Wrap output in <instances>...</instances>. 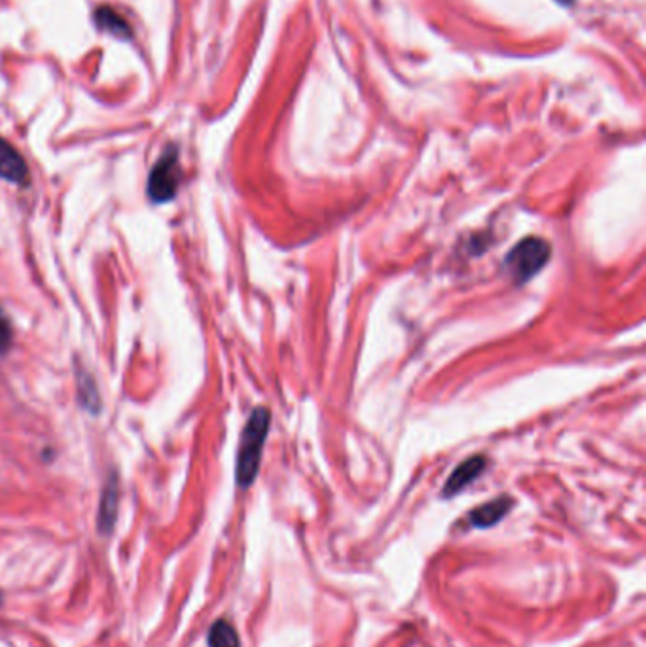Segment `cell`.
Masks as SVG:
<instances>
[{
    "label": "cell",
    "mask_w": 646,
    "mask_h": 647,
    "mask_svg": "<svg viewBox=\"0 0 646 647\" xmlns=\"http://www.w3.org/2000/svg\"><path fill=\"white\" fill-rule=\"evenodd\" d=\"M12 345V326L4 313H0V355Z\"/></svg>",
    "instance_id": "obj_11"
},
{
    "label": "cell",
    "mask_w": 646,
    "mask_h": 647,
    "mask_svg": "<svg viewBox=\"0 0 646 647\" xmlns=\"http://www.w3.org/2000/svg\"><path fill=\"white\" fill-rule=\"evenodd\" d=\"M95 21L101 28H105L110 35L117 38H129L131 36V27L114 8L110 6H101L95 12Z\"/></svg>",
    "instance_id": "obj_8"
},
{
    "label": "cell",
    "mask_w": 646,
    "mask_h": 647,
    "mask_svg": "<svg viewBox=\"0 0 646 647\" xmlns=\"http://www.w3.org/2000/svg\"><path fill=\"white\" fill-rule=\"evenodd\" d=\"M510 507H512V499L508 496H501L497 499H491V502L483 504V506L476 507L472 513H470V523H472L474 526H480V528L493 526L505 517Z\"/></svg>",
    "instance_id": "obj_6"
},
{
    "label": "cell",
    "mask_w": 646,
    "mask_h": 647,
    "mask_svg": "<svg viewBox=\"0 0 646 647\" xmlns=\"http://www.w3.org/2000/svg\"><path fill=\"white\" fill-rule=\"evenodd\" d=\"M0 179L18 186L28 182V169L25 159L3 137H0Z\"/></svg>",
    "instance_id": "obj_4"
},
{
    "label": "cell",
    "mask_w": 646,
    "mask_h": 647,
    "mask_svg": "<svg viewBox=\"0 0 646 647\" xmlns=\"http://www.w3.org/2000/svg\"><path fill=\"white\" fill-rule=\"evenodd\" d=\"M486 466H488L486 457H470L468 460L459 464L446 483L444 496H453V494L461 492L464 487H468L470 483L476 481L483 474Z\"/></svg>",
    "instance_id": "obj_5"
},
{
    "label": "cell",
    "mask_w": 646,
    "mask_h": 647,
    "mask_svg": "<svg viewBox=\"0 0 646 647\" xmlns=\"http://www.w3.org/2000/svg\"><path fill=\"white\" fill-rule=\"evenodd\" d=\"M209 647H241L238 630L224 619L216 621L209 630Z\"/></svg>",
    "instance_id": "obj_9"
},
{
    "label": "cell",
    "mask_w": 646,
    "mask_h": 647,
    "mask_svg": "<svg viewBox=\"0 0 646 647\" xmlns=\"http://www.w3.org/2000/svg\"><path fill=\"white\" fill-rule=\"evenodd\" d=\"M181 180V171H179V152H176L174 146L167 148L157 159V164L150 171L149 184H146V191H149V197L154 203H167L174 197L176 188H179Z\"/></svg>",
    "instance_id": "obj_3"
},
{
    "label": "cell",
    "mask_w": 646,
    "mask_h": 647,
    "mask_svg": "<svg viewBox=\"0 0 646 647\" xmlns=\"http://www.w3.org/2000/svg\"><path fill=\"white\" fill-rule=\"evenodd\" d=\"M552 248L545 239L527 237L512 248V252L506 256V268L513 281L523 284L546 266Z\"/></svg>",
    "instance_id": "obj_2"
},
{
    "label": "cell",
    "mask_w": 646,
    "mask_h": 647,
    "mask_svg": "<svg viewBox=\"0 0 646 647\" xmlns=\"http://www.w3.org/2000/svg\"><path fill=\"white\" fill-rule=\"evenodd\" d=\"M270 411L266 407H256L245 424L239 441L238 467H235V477H238L239 487L243 489L251 487L258 475L263 443H266L270 432Z\"/></svg>",
    "instance_id": "obj_1"
},
{
    "label": "cell",
    "mask_w": 646,
    "mask_h": 647,
    "mask_svg": "<svg viewBox=\"0 0 646 647\" xmlns=\"http://www.w3.org/2000/svg\"><path fill=\"white\" fill-rule=\"evenodd\" d=\"M116 513H117V479L110 477V481L107 483L105 492H102L101 498V507H99V532L107 534L112 531L114 521H116Z\"/></svg>",
    "instance_id": "obj_7"
},
{
    "label": "cell",
    "mask_w": 646,
    "mask_h": 647,
    "mask_svg": "<svg viewBox=\"0 0 646 647\" xmlns=\"http://www.w3.org/2000/svg\"><path fill=\"white\" fill-rule=\"evenodd\" d=\"M78 395L80 402L85 409H90L92 413L99 409V394L95 388V382L90 375L85 373H78Z\"/></svg>",
    "instance_id": "obj_10"
}]
</instances>
